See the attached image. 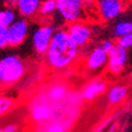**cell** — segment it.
Listing matches in <instances>:
<instances>
[{"instance_id": "2e32d148", "label": "cell", "mask_w": 132, "mask_h": 132, "mask_svg": "<svg viewBox=\"0 0 132 132\" xmlns=\"http://www.w3.org/2000/svg\"><path fill=\"white\" fill-rule=\"evenodd\" d=\"M16 11L12 7H5L0 10V27H8L18 19Z\"/></svg>"}, {"instance_id": "484cf974", "label": "cell", "mask_w": 132, "mask_h": 132, "mask_svg": "<svg viewBox=\"0 0 132 132\" xmlns=\"http://www.w3.org/2000/svg\"><path fill=\"white\" fill-rule=\"evenodd\" d=\"M119 1H123V0H119Z\"/></svg>"}, {"instance_id": "603a6c76", "label": "cell", "mask_w": 132, "mask_h": 132, "mask_svg": "<svg viewBox=\"0 0 132 132\" xmlns=\"http://www.w3.org/2000/svg\"><path fill=\"white\" fill-rule=\"evenodd\" d=\"M18 130H19V127L15 123H9L7 126H4L3 128L4 132H18Z\"/></svg>"}, {"instance_id": "7402d4cb", "label": "cell", "mask_w": 132, "mask_h": 132, "mask_svg": "<svg viewBox=\"0 0 132 132\" xmlns=\"http://www.w3.org/2000/svg\"><path fill=\"white\" fill-rule=\"evenodd\" d=\"M104 50H105L107 53L108 52H111L113 49H114V47L116 46V43H115L112 39H104L102 42H101V45H100Z\"/></svg>"}, {"instance_id": "d6986e66", "label": "cell", "mask_w": 132, "mask_h": 132, "mask_svg": "<svg viewBox=\"0 0 132 132\" xmlns=\"http://www.w3.org/2000/svg\"><path fill=\"white\" fill-rule=\"evenodd\" d=\"M14 106L13 98L5 95H0V117L9 113Z\"/></svg>"}, {"instance_id": "5b68a950", "label": "cell", "mask_w": 132, "mask_h": 132, "mask_svg": "<svg viewBox=\"0 0 132 132\" xmlns=\"http://www.w3.org/2000/svg\"><path fill=\"white\" fill-rule=\"evenodd\" d=\"M125 10L123 1L119 0H97L96 11L100 18L105 22H112L118 19Z\"/></svg>"}, {"instance_id": "277c9868", "label": "cell", "mask_w": 132, "mask_h": 132, "mask_svg": "<svg viewBox=\"0 0 132 132\" xmlns=\"http://www.w3.org/2000/svg\"><path fill=\"white\" fill-rule=\"evenodd\" d=\"M54 27L51 24L38 26L31 34V47L35 53L39 56H45L54 35Z\"/></svg>"}, {"instance_id": "30bf717a", "label": "cell", "mask_w": 132, "mask_h": 132, "mask_svg": "<svg viewBox=\"0 0 132 132\" xmlns=\"http://www.w3.org/2000/svg\"><path fill=\"white\" fill-rule=\"evenodd\" d=\"M107 62L108 53L101 46H97L88 52L86 59V67L90 71H97L106 67Z\"/></svg>"}, {"instance_id": "cb8c5ba5", "label": "cell", "mask_w": 132, "mask_h": 132, "mask_svg": "<svg viewBox=\"0 0 132 132\" xmlns=\"http://www.w3.org/2000/svg\"><path fill=\"white\" fill-rule=\"evenodd\" d=\"M3 3L5 4V7H15L16 2L19 1V0H2Z\"/></svg>"}, {"instance_id": "9a60e30c", "label": "cell", "mask_w": 132, "mask_h": 132, "mask_svg": "<svg viewBox=\"0 0 132 132\" xmlns=\"http://www.w3.org/2000/svg\"><path fill=\"white\" fill-rule=\"evenodd\" d=\"M130 32H132V20H120L113 27V36L117 39Z\"/></svg>"}, {"instance_id": "6da1fadb", "label": "cell", "mask_w": 132, "mask_h": 132, "mask_svg": "<svg viewBox=\"0 0 132 132\" xmlns=\"http://www.w3.org/2000/svg\"><path fill=\"white\" fill-rule=\"evenodd\" d=\"M79 47L70 38L67 29L54 31L45 55L47 65L54 70H63L73 65L79 55Z\"/></svg>"}, {"instance_id": "e0dca14e", "label": "cell", "mask_w": 132, "mask_h": 132, "mask_svg": "<svg viewBox=\"0 0 132 132\" xmlns=\"http://www.w3.org/2000/svg\"><path fill=\"white\" fill-rule=\"evenodd\" d=\"M56 12V0H42L38 15L49 18Z\"/></svg>"}, {"instance_id": "ba28073f", "label": "cell", "mask_w": 132, "mask_h": 132, "mask_svg": "<svg viewBox=\"0 0 132 132\" xmlns=\"http://www.w3.org/2000/svg\"><path fill=\"white\" fill-rule=\"evenodd\" d=\"M67 31L70 38L79 48L86 47L90 42L92 37V30L90 28V26L82 23L80 21L68 24Z\"/></svg>"}, {"instance_id": "3957f363", "label": "cell", "mask_w": 132, "mask_h": 132, "mask_svg": "<svg viewBox=\"0 0 132 132\" xmlns=\"http://www.w3.org/2000/svg\"><path fill=\"white\" fill-rule=\"evenodd\" d=\"M84 11V0H56V13L68 24L80 21Z\"/></svg>"}, {"instance_id": "5bb4252c", "label": "cell", "mask_w": 132, "mask_h": 132, "mask_svg": "<svg viewBox=\"0 0 132 132\" xmlns=\"http://www.w3.org/2000/svg\"><path fill=\"white\" fill-rule=\"evenodd\" d=\"M129 89L125 85H114L107 91V101L112 105H118L128 96Z\"/></svg>"}, {"instance_id": "44dd1931", "label": "cell", "mask_w": 132, "mask_h": 132, "mask_svg": "<svg viewBox=\"0 0 132 132\" xmlns=\"http://www.w3.org/2000/svg\"><path fill=\"white\" fill-rule=\"evenodd\" d=\"M9 47V31L7 27H0V50Z\"/></svg>"}, {"instance_id": "7a4b0ae2", "label": "cell", "mask_w": 132, "mask_h": 132, "mask_svg": "<svg viewBox=\"0 0 132 132\" xmlns=\"http://www.w3.org/2000/svg\"><path fill=\"white\" fill-rule=\"evenodd\" d=\"M26 63L18 54H7L0 59V87H11L24 78Z\"/></svg>"}, {"instance_id": "8992f818", "label": "cell", "mask_w": 132, "mask_h": 132, "mask_svg": "<svg viewBox=\"0 0 132 132\" xmlns=\"http://www.w3.org/2000/svg\"><path fill=\"white\" fill-rule=\"evenodd\" d=\"M9 31V46L19 47L23 45L29 35V23L27 19H16L8 27Z\"/></svg>"}, {"instance_id": "7c38bea8", "label": "cell", "mask_w": 132, "mask_h": 132, "mask_svg": "<svg viewBox=\"0 0 132 132\" xmlns=\"http://www.w3.org/2000/svg\"><path fill=\"white\" fill-rule=\"evenodd\" d=\"M41 1L42 0H19L15 4V10L21 15V18H35L39 13Z\"/></svg>"}, {"instance_id": "9c48e42d", "label": "cell", "mask_w": 132, "mask_h": 132, "mask_svg": "<svg viewBox=\"0 0 132 132\" xmlns=\"http://www.w3.org/2000/svg\"><path fill=\"white\" fill-rule=\"evenodd\" d=\"M127 60H128L127 50L119 47L116 43V46L114 47L113 50L108 52V62L106 67L111 74L114 75L120 74L125 68Z\"/></svg>"}, {"instance_id": "8fae6325", "label": "cell", "mask_w": 132, "mask_h": 132, "mask_svg": "<svg viewBox=\"0 0 132 132\" xmlns=\"http://www.w3.org/2000/svg\"><path fill=\"white\" fill-rule=\"evenodd\" d=\"M107 90V85L106 82L102 79H95L92 80L84 87L81 91V97L86 101H92L103 94L104 92Z\"/></svg>"}, {"instance_id": "ffe728a7", "label": "cell", "mask_w": 132, "mask_h": 132, "mask_svg": "<svg viewBox=\"0 0 132 132\" xmlns=\"http://www.w3.org/2000/svg\"><path fill=\"white\" fill-rule=\"evenodd\" d=\"M117 45L119 47H121L126 50H128V49L132 48V32L130 34L126 35V36H122L117 39Z\"/></svg>"}, {"instance_id": "52a82bcc", "label": "cell", "mask_w": 132, "mask_h": 132, "mask_svg": "<svg viewBox=\"0 0 132 132\" xmlns=\"http://www.w3.org/2000/svg\"><path fill=\"white\" fill-rule=\"evenodd\" d=\"M51 102L46 98L37 100L30 107V118L37 123L45 125L48 121H52L54 118V109Z\"/></svg>"}, {"instance_id": "4fadbf2b", "label": "cell", "mask_w": 132, "mask_h": 132, "mask_svg": "<svg viewBox=\"0 0 132 132\" xmlns=\"http://www.w3.org/2000/svg\"><path fill=\"white\" fill-rule=\"evenodd\" d=\"M67 94H68V87L65 84H63V82H56V84L51 85L46 90L43 98H46L47 101L51 103H57L63 101L67 96Z\"/></svg>"}, {"instance_id": "d4e9b609", "label": "cell", "mask_w": 132, "mask_h": 132, "mask_svg": "<svg viewBox=\"0 0 132 132\" xmlns=\"http://www.w3.org/2000/svg\"><path fill=\"white\" fill-rule=\"evenodd\" d=\"M0 132H4V131H3V129H0Z\"/></svg>"}, {"instance_id": "ac0fdd59", "label": "cell", "mask_w": 132, "mask_h": 132, "mask_svg": "<svg viewBox=\"0 0 132 132\" xmlns=\"http://www.w3.org/2000/svg\"><path fill=\"white\" fill-rule=\"evenodd\" d=\"M41 132H67V129H66L64 123L52 120V121L43 125Z\"/></svg>"}]
</instances>
